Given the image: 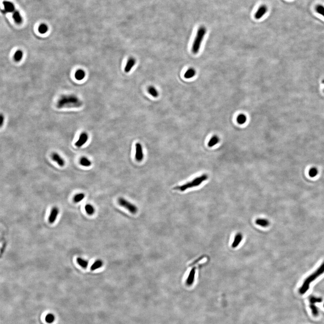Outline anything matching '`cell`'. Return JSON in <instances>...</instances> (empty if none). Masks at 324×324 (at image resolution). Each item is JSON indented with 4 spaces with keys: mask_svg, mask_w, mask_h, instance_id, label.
<instances>
[{
    "mask_svg": "<svg viewBox=\"0 0 324 324\" xmlns=\"http://www.w3.org/2000/svg\"><path fill=\"white\" fill-rule=\"evenodd\" d=\"M83 105L82 100L74 95H64L57 100L56 104L58 109L64 108H79Z\"/></svg>",
    "mask_w": 324,
    "mask_h": 324,
    "instance_id": "6da1fadb",
    "label": "cell"
},
{
    "mask_svg": "<svg viewBox=\"0 0 324 324\" xmlns=\"http://www.w3.org/2000/svg\"><path fill=\"white\" fill-rule=\"evenodd\" d=\"M324 272V263L314 273L306 279L299 290L301 294H304L309 289L310 284Z\"/></svg>",
    "mask_w": 324,
    "mask_h": 324,
    "instance_id": "7a4b0ae2",
    "label": "cell"
},
{
    "mask_svg": "<svg viewBox=\"0 0 324 324\" xmlns=\"http://www.w3.org/2000/svg\"><path fill=\"white\" fill-rule=\"evenodd\" d=\"M207 178H208V176L207 175L203 174L194 178L192 180V181L188 182L182 186L176 187L175 189L180 191H185V190L189 189L198 186L202 183L206 181Z\"/></svg>",
    "mask_w": 324,
    "mask_h": 324,
    "instance_id": "3957f363",
    "label": "cell"
},
{
    "mask_svg": "<svg viewBox=\"0 0 324 324\" xmlns=\"http://www.w3.org/2000/svg\"><path fill=\"white\" fill-rule=\"evenodd\" d=\"M206 32V29L204 26H201L198 29L192 45V51L194 54H197L200 51L201 45Z\"/></svg>",
    "mask_w": 324,
    "mask_h": 324,
    "instance_id": "277c9868",
    "label": "cell"
},
{
    "mask_svg": "<svg viewBox=\"0 0 324 324\" xmlns=\"http://www.w3.org/2000/svg\"><path fill=\"white\" fill-rule=\"evenodd\" d=\"M118 204L128 210L131 214H135L138 212V208L136 205L123 198H119L118 200Z\"/></svg>",
    "mask_w": 324,
    "mask_h": 324,
    "instance_id": "5b68a950",
    "label": "cell"
},
{
    "mask_svg": "<svg viewBox=\"0 0 324 324\" xmlns=\"http://www.w3.org/2000/svg\"><path fill=\"white\" fill-rule=\"evenodd\" d=\"M143 158V152L141 145L139 143H137L135 145V159L138 162H141Z\"/></svg>",
    "mask_w": 324,
    "mask_h": 324,
    "instance_id": "8992f818",
    "label": "cell"
},
{
    "mask_svg": "<svg viewBox=\"0 0 324 324\" xmlns=\"http://www.w3.org/2000/svg\"><path fill=\"white\" fill-rule=\"evenodd\" d=\"M88 138L89 137L87 133L85 132H82L80 135L78 139L75 143V145L78 148H80L87 142Z\"/></svg>",
    "mask_w": 324,
    "mask_h": 324,
    "instance_id": "52a82bcc",
    "label": "cell"
},
{
    "mask_svg": "<svg viewBox=\"0 0 324 324\" xmlns=\"http://www.w3.org/2000/svg\"><path fill=\"white\" fill-rule=\"evenodd\" d=\"M267 10L268 8L266 5H261L254 15V17L256 19H260L265 15L266 13L267 12Z\"/></svg>",
    "mask_w": 324,
    "mask_h": 324,
    "instance_id": "ba28073f",
    "label": "cell"
},
{
    "mask_svg": "<svg viewBox=\"0 0 324 324\" xmlns=\"http://www.w3.org/2000/svg\"><path fill=\"white\" fill-rule=\"evenodd\" d=\"M195 274H196V268L193 267L190 270L186 280V284L188 286H191L194 283V279H195Z\"/></svg>",
    "mask_w": 324,
    "mask_h": 324,
    "instance_id": "9c48e42d",
    "label": "cell"
},
{
    "mask_svg": "<svg viewBox=\"0 0 324 324\" xmlns=\"http://www.w3.org/2000/svg\"><path fill=\"white\" fill-rule=\"evenodd\" d=\"M59 210L57 207H54L52 208L48 219L49 222L51 224H53L55 222L59 214Z\"/></svg>",
    "mask_w": 324,
    "mask_h": 324,
    "instance_id": "30bf717a",
    "label": "cell"
},
{
    "mask_svg": "<svg viewBox=\"0 0 324 324\" xmlns=\"http://www.w3.org/2000/svg\"><path fill=\"white\" fill-rule=\"evenodd\" d=\"M51 158L52 160L54 161L60 166L63 167L64 166L65 161L63 159L56 153H52L51 155Z\"/></svg>",
    "mask_w": 324,
    "mask_h": 324,
    "instance_id": "8fae6325",
    "label": "cell"
},
{
    "mask_svg": "<svg viewBox=\"0 0 324 324\" xmlns=\"http://www.w3.org/2000/svg\"><path fill=\"white\" fill-rule=\"evenodd\" d=\"M136 63V61L135 58L131 57L128 59L127 63L126 65L124 68V71L126 73H128L130 72L133 67L135 65Z\"/></svg>",
    "mask_w": 324,
    "mask_h": 324,
    "instance_id": "7c38bea8",
    "label": "cell"
},
{
    "mask_svg": "<svg viewBox=\"0 0 324 324\" xmlns=\"http://www.w3.org/2000/svg\"><path fill=\"white\" fill-rule=\"evenodd\" d=\"M3 5L4 7L5 11L11 13L15 11V7L13 3L9 1H5L3 2Z\"/></svg>",
    "mask_w": 324,
    "mask_h": 324,
    "instance_id": "4fadbf2b",
    "label": "cell"
},
{
    "mask_svg": "<svg viewBox=\"0 0 324 324\" xmlns=\"http://www.w3.org/2000/svg\"><path fill=\"white\" fill-rule=\"evenodd\" d=\"M243 238V235H242V234L239 233L235 235V236L233 242L232 244V247L233 248H235L238 246L240 243H241V241H242Z\"/></svg>",
    "mask_w": 324,
    "mask_h": 324,
    "instance_id": "5bb4252c",
    "label": "cell"
},
{
    "mask_svg": "<svg viewBox=\"0 0 324 324\" xmlns=\"http://www.w3.org/2000/svg\"><path fill=\"white\" fill-rule=\"evenodd\" d=\"M220 141V138L217 135H214L212 138L210 139L209 141H208V143H207V145H208V147H213L214 146H215L217 145Z\"/></svg>",
    "mask_w": 324,
    "mask_h": 324,
    "instance_id": "9a60e30c",
    "label": "cell"
},
{
    "mask_svg": "<svg viewBox=\"0 0 324 324\" xmlns=\"http://www.w3.org/2000/svg\"><path fill=\"white\" fill-rule=\"evenodd\" d=\"M75 76L77 80L81 81L85 78L86 73L82 69H78L75 73Z\"/></svg>",
    "mask_w": 324,
    "mask_h": 324,
    "instance_id": "2e32d148",
    "label": "cell"
},
{
    "mask_svg": "<svg viewBox=\"0 0 324 324\" xmlns=\"http://www.w3.org/2000/svg\"><path fill=\"white\" fill-rule=\"evenodd\" d=\"M13 18L15 22L18 24H20L22 23L23 19L19 11H15L13 15Z\"/></svg>",
    "mask_w": 324,
    "mask_h": 324,
    "instance_id": "e0dca14e",
    "label": "cell"
},
{
    "mask_svg": "<svg viewBox=\"0 0 324 324\" xmlns=\"http://www.w3.org/2000/svg\"><path fill=\"white\" fill-rule=\"evenodd\" d=\"M255 223L258 226L263 227H267L269 225V221L267 219L264 218L257 219Z\"/></svg>",
    "mask_w": 324,
    "mask_h": 324,
    "instance_id": "ac0fdd59",
    "label": "cell"
},
{
    "mask_svg": "<svg viewBox=\"0 0 324 324\" xmlns=\"http://www.w3.org/2000/svg\"><path fill=\"white\" fill-rule=\"evenodd\" d=\"M23 55V51L21 50H18L14 54L13 58L14 61L16 62H19L22 60Z\"/></svg>",
    "mask_w": 324,
    "mask_h": 324,
    "instance_id": "d6986e66",
    "label": "cell"
},
{
    "mask_svg": "<svg viewBox=\"0 0 324 324\" xmlns=\"http://www.w3.org/2000/svg\"><path fill=\"white\" fill-rule=\"evenodd\" d=\"M103 265V262L102 260H97L91 266V270L94 271L99 269Z\"/></svg>",
    "mask_w": 324,
    "mask_h": 324,
    "instance_id": "ffe728a7",
    "label": "cell"
},
{
    "mask_svg": "<svg viewBox=\"0 0 324 324\" xmlns=\"http://www.w3.org/2000/svg\"><path fill=\"white\" fill-rule=\"evenodd\" d=\"M195 75H196V71L195 69L193 68H190L186 71L184 75V77L186 79L191 78H193Z\"/></svg>",
    "mask_w": 324,
    "mask_h": 324,
    "instance_id": "44dd1931",
    "label": "cell"
},
{
    "mask_svg": "<svg viewBox=\"0 0 324 324\" xmlns=\"http://www.w3.org/2000/svg\"><path fill=\"white\" fill-rule=\"evenodd\" d=\"M247 120V118L246 116L243 113L239 114L236 118V121H237L238 124L240 125H243L246 124Z\"/></svg>",
    "mask_w": 324,
    "mask_h": 324,
    "instance_id": "7402d4cb",
    "label": "cell"
},
{
    "mask_svg": "<svg viewBox=\"0 0 324 324\" xmlns=\"http://www.w3.org/2000/svg\"><path fill=\"white\" fill-rule=\"evenodd\" d=\"M77 262L79 265L82 268L86 269L88 267L89 263L87 260H84L82 258H78L77 259Z\"/></svg>",
    "mask_w": 324,
    "mask_h": 324,
    "instance_id": "603a6c76",
    "label": "cell"
},
{
    "mask_svg": "<svg viewBox=\"0 0 324 324\" xmlns=\"http://www.w3.org/2000/svg\"><path fill=\"white\" fill-rule=\"evenodd\" d=\"M80 163L82 166L86 167H90L92 165V162L85 157H82L80 159Z\"/></svg>",
    "mask_w": 324,
    "mask_h": 324,
    "instance_id": "cb8c5ba5",
    "label": "cell"
},
{
    "mask_svg": "<svg viewBox=\"0 0 324 324\" xmlns=\"http://www.w3.org/2000/svg\"><path fill=\"white\" fill-rule=\"evenodd\" d=\"M85 210L86 214L89 215H92L93 214L95 211L94 207L90 204H87L85 205Z\"/></svg>",
    "mask_w": 324,
    "mask_h": 324,
    "instance_id": "d4e9b609",
    "label": "cell"
},
{
    "mask_svg": "<svg viewBox=\"0 0 324 324\" xmlns=\"http://www.w3.org/2000/svg\"><path fill=\"white\" fill-rule=\"evenodd\" d=\"M148 92L149 93L154 97L156 98L158 96V92L157 89L153 86H150L148 87Z\"/></svg>",
    "mask_w": 324,
    "mask_h": 324,
    "instance_id": "484cf974",
    "label": "cell"
},
{
    "mask_svg": "<svg viewBox=\"0 0 324 324\" xmlns=\"http://www.w3.org/2000/svg\"><path fill=\"white\" fill-rule=\"evenodd\" d=\"M85 195L84 193H81L76 194L74 197V201L76 203L80 202L85 198Z\"/></svg>",
    "mask_w": 324,
    "mask_h": 324,
    "instance_id": "4316f807",
    "label": "cell"
},
{
    "mask_svg": "<svg viewBox=\"0 0 324 324\" xmlns=\"http://www.w3.org/2000/svg\"><path fill=\"white\" fill-rule=\"evenodd\" d=\"M38 30L40 33L45 34L48 30V28L46 24L43 23L39 26Z\"/></svg>",
    "mask_w": 324,
    "mask_h": 324,
    "instance_id": "83f0119b",
    "label": "cell"
},
{
    "mask_svg": "<svg viewBox=\"0 0 324 324\" xmlns=\"http://www.w3.org/2000/svg\"><path fill=\"white\" fill-rule=\"evenodd\" d=\"M310 308L312 310V315L315 316H317L319 314V310L318 308L314 305V304H311L310 305Z\"/></svg>",
    "mask_w": 324,
    "mask_h": 324,
    "instance_id": "f1b7e54d",
    "label": "cell"
},
{
    "mask_svg": "<svg viewBox=\"0 0 324 324\" xmlns=\"http://www.w3.org/2000/svg\"><path fill=\"white\" fill-rule=\"evenodd\" d=\"M318 170L316 168H315V167H313V168H312L311 169H310L308 172L309 175L311 177H315L318 174Z\"/></svg>",
    "mask_w": 324,
    "mask_h": 324,
    "instance_id": "f546056e",
    "label": "cell"
},
{
    "mask_svg": "<svg viewBox=\"0 0 324 324\" xmlns=\"http://www.w3.org/2000/svg\"><path fill=\"white\" fill-rule=\"evenodd\" d=\"M309 301L311 304H314L315 303H320V302H322V299L321 298L311 296L309 298Z\"/></svg>",
    "mask_w": 324,
    "mask_h": 324,
    "instance_id": "4dcf8cb0",
    "label": "cell"
},
{
    "mask_svg": "<svg viewBox=\"0 0 324 324\" xmlns=\"http://www.w3.org/2000/svg\"><path fill=\"white\" fill-rule=\"evenodd\" d=\"M315 11L318 14L324 17V6L321 5H318L315 7Z\"/></svg>",
    "mask_w": 324,
    "mask_h": 324,
    "instance_id": "1f68e13d",
    "label": "cell"
},
{
    "mask_svg": "<svg viewBox=\"0 0 324 324\" xmlns=\"http://www.w3.org/2000/svg\"><path fill=\"white\" fill-rule=\"evenodd\" d=\"M54 316L53 315L51 314H49L47 315L46 316V321L47 322L49 323H51L53 322H54Z\"/></svg>",
    "mask_w": 324,
    "mask_h": 324,
    "instance_id": "d6a6232c",
    "label": "cell"
},
{
    "mask_svg": "<svg viewBox=\"0 0 324 324\" xmlns=\"http://www.w3.org/2000/svg\"><path fill=\"white\" fill-rule=\"evenodd\" d=\"M4 120V116L2 113H1V115H0V126H1V127L3 125Z\"/></svg>",
    "mask_w": 324,
    "mask_h": 324,
    "instance_id": "836d02e7",
    "label": "cell"
},
{
    "mask_svg": "<svg viewBox=\"0 0 324 324\" xmlns=\"http://www.w3.org/2000/svg\"></svg>",
    "mask_w": 324,
    "mask_h": 324,
    "instance_id": "e575fe53",
    "label": "cell"
}]
</instances>
